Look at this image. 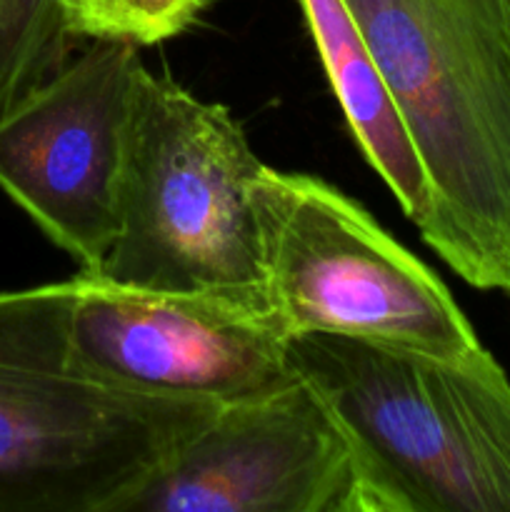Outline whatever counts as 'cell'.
I'll use <instances>...</instances> for the list:
<instances>
[{"label":"cell","mask_w":510,"mask_h":512,"mask_svg":"<svg viewBox=\"0 0 510 512\" xmlns=\"http://www.w3.org/2000/svg\"><path fill=\"white\" fill-rule=\"evenodd\" d=\"M423 163L420 235L510 295V0H348Z\"/></svg>","instance_id":"6da1fadb"},{"label":"cell","mask_w":510,"mask_h":512,"mask_svg":"<svg viewBox=\"0 0 510 512\" xmlns=\"http://www.w3.org/2000/svg\"><path fill=\"white\" fill-rule=\"evenodd\" d=\"M290 355L348 438L355 512H510V380L483 345L433 358L305 333Z\"/></svg>","instance_id":"7a4b0ae2"},{"label":"cell","mask_w":510,"mask_h":512,"mask_svg":"<svg viewBox=\"0 0 510 512\" xmlns=\"http://www.w3.org/2000/svg\"><path fill=\"white\" fill-rule=\"evenodd\" d=\"M70 290L65 280L0 293V512H115L220 408L80 368Z\"/></svg>","instance_id":"3957f363"},{"label":"cell","mask_w":510,"mask_h":512,"mask_svg":"<svg viewBox=\"0 0 510 512\" xmlns=\"http://www.w3.org/2000/svg\"><path fill=\"white\" fill-rule=\"evenodd\" d=\"M260 158L225 105L143 70L125 140L118 230L93 278L268 308L253 185Z\"/></svg>","instance_id":"277c9868"},{"label":"cell","mask_w":510,"mask_h":512,"mask_svg":"<svg viewBox=\"0 0 510 512\" xmlns=\"http://www.w3.org/2000/svg\"><path fill=\"white\" fill-rule=\"evenodd\" d=\"M253 195L265 303L288 338L343 335L433 358L480 348L443 280L353 198L268 165Z\"/></svg>","instance_id":"5b68a950"},{"label":"cell","mask_w":510,"mask_h":512,"mask_svg":"<svg viewBox=\"0 0 510 512\" xmlns=\"http://www.w3.org/2000/svg\"><path fill=\"white\" fill-rule=\"evenodd\" d=\"M138 45L95 40L0 115V190L78 263L103 265L118 230V195Z\"/></svg>","instance_id":"8992f818"},{"label":"cell","mask_w":510,"mask_h":512,"mask_svg":"<svg viewBox=\"0 0 510 512\" xmlns=\"http://www.w3.org/2000/svg\"><path fill=\"white\" fill-rule=\"evenodd\" d=\"M68 345L80 368L165 398L238 403L300 378L268 308L213 293L70 278Z\"/></svg>","instance_id":"52a82bcc"},{"label":"cell","mask_w":510,"mask_h":512,"mask_svg":"<svg viewBox=\"0 0 510 512\" xmlns=\"http://www.w3.org/2000/svg\"><path fill=\"white\" fill-rule=\"evenodd\" d=\"M115 512H355L353 453L298 378L220 405Z\"/></svg>","instance_id":"ba28073f"},{"label":"cell","mask_w":510,"mask_h":512,"mask_svg":"<svg viewBox=\"0 0 510 512\" xmlns=\"http://www.w3.org/2000/svg\"><path fill=\"white\" fill-rule=\"evenodd\" d=\"M298 5L360 153L405 218L423 228L430 213L423 163L348 0H298Z\"/></svg>","instance_id":"9c48e42d"},{"label":"cell","mask_w":510,"mask_h":512,"mask_svg":"<svg viewBox=\"0 0 510 512\" xmlns=\"http://www.w3.org/2000/svg\"><path fill=\"white\" fill-rule=\"evenodd\" d=\"M75 43L55 0H0V115L53 78Z\"/></svg>","instance_id":"30bf717a"},{"label":"cell","mask_w":510,"mask_h":512,"mask_svg":"<svg viewBox=\"0 0 510 512\" xmlns=\"http://www.w3.org/2000/svg\"><path fill=\"white\" fill-rule=\"evenodd\" d=\"M210 0H55L70 38L155 45L185 33Z\"/></svg>","instance_id":"8fae6325"}]
</instances>
